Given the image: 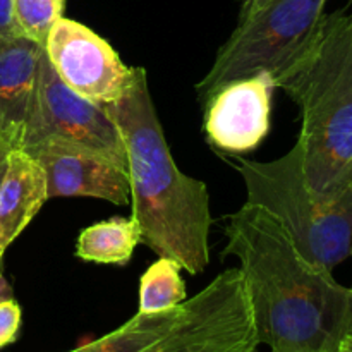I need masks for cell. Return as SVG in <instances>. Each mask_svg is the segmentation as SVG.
<instances>
[{
  "mask_svg": "<svg viewBox=\"0 0 352 352\" xmlns=\"http://www.w3.org/2000/svg\"><path fill=\"white\" fill-rule=\"evenodd\" d=\"M223 254L239 260L260 344L272 352H337L352 332V289L301 253L275 215L244 203Z\"/></svg>",
  "mask_w": 352,
  "mask_h": 352,
  "instance_id": "obj_1",
  "label": "cell"
},
{
  "mask_svg": "<svg viewBox=\"0 0 352 352\" xmlns=\"http://www.w3.org/2000/svg\"><path fill=\"white\" fill-rule=\"evenodd\" d=\"M120 131L127 153L129 203L140 244L199 275L210 263L212 227L206 184L184 174L170 155L143 67H133L120 98L103 105Z\"/></svg>",
  "mask_w": 352,
  "mask_h": 352,
  "instance_id": "obj_2",
  "label": "cell"
},
{
  "mask_svg": "<svg viewBox=\"0 0 352 352\" xmlns=\"http://www.w3.org/2000/svg\"><path fill=\"white\" fill-rule=\"evenodd\" d=\"M298 103L296 144L315 195L337 199L352 191V16L320 17L308 43L274 79Z\"/></svg>",
  "mask_w": 352,
  "mask_h": 352,
  "instance_id": "obj_3",
  "label": "cell"
},
{
  "mask_svg": "<svg viewBox=\"0 0 352 352\" xmlns=\"http://www.w3.org/2000/svg\"><path fill=\"white\" fill-rule=\"evenodd\" d=\"M246 188V203L268 210L311 261L333 270L352 251V191L323 199L306 182L298 144L270 162L232 157Z\"/></svg>",
  "mask_w": 352,
  "mask_h": 352,
  "instance_id": "obj_4",
  "label": "cell"
},
{
  "mask_svg": "<svg viewBox=\"0 0 352 352\" xmlns=\"http://www.w3.org/2000/svg\"><path fill=\"white\" fill-rule=\"evenodd\" d=\"M329 0H274L239 21L212 67L196 85L201 102L237 79L268 72L277 78L311 38Z\"/></svg>",
  "mask_w": 352,
  "mask_h": 352,
  "instance_id": "obj_5",
  "label": "cell"
},
{
  "mask_svg": "<svg viewBox=\"0 0 352 352\" xmlns=\"http://www.w3.org/2000/svg\"><path fill=\"white\" fill-rule=\"evenodd\" d=\"M43 143L89 150L127 170L124 140L110 113L100 103L72 91L55 74L45 52L19 148L28 150Z\"/></svg>",
  "mask_w": 352,
  "mask_h": 352,
  "instance_id": "obj_6",
  "label": "cell"
},
{
  "mask_svg": "<svg viewBox=\"0 0 352 352\" xmlns=\"http://www.w3.org/2000/svg\"><path fill=\"white\" fill-rule=\"evenodd\" d=\"M260 346L239 268L217 275L182 302L177 322L141 352H253Z\"/></svg>",
  "mask_w": 352,
  "mask_h": 352,
  "instance_id": "obj_7",
  "label": "cell"
},
{
  "mask_svg": "<svg viewBox=\"0 0 352 352\" xmlns=\"http://www.w3.org/2000/svg\"><path fill=\"white\" fill-rule=\"evenodd\" d=\"M45 54L55 74L91 102L105 105L124 95L133 67L85 24L62 16L48 33Z\"/></svg>",
  "mask_w": 352,
  "mask_h": 352,
  "instance_id": "obj_8",
  "label": "cell"
},
{
  "mask_svg": "<svg viewBox=\"0 0 352 352\" xmlns=\"http://www.w3.org/2000/svg\"><path fill=\"white\" fill-rule=\"evenodd\" d=\"M274 89L268 72L217 89L205 102V134L213 150L239 157L260 146L270 131Z\"/></svg>",
  "mask_w": 352,
  "mask_h": 352,
  "instance_id": "obj_9",
  "label": "cell"
},
{
  "mask_svg": "<svg viewBox=\"0 0 352 352\" xmlns=\"http://www.w3.org/2000/svg\"><path fill=\"white\" fill-rule=\"evenodd\" d=\"M23 151L43 168L48 199L86 196L112 205L129 203L127 170L102 155L60 143H43Z\"/></svg>",
  "mask_w": 352,
  "mask_h": 352,
  "instance_id": "obj_10",
  "label": "cell"
},
{
  "mask_svg": "<svg viewBox=\"0 0 352 352\" xmlns=\"http://www.w3.org/2000/svg\"><path fill=\"white\" fill-rule=\"evenodd\" d=\"M45 47L19 33L0 36V140L19 148Z\"/></svg>",
  "mask_w": 352,
  "mask_h": 352,
  "instance_id": "obj_11",
  "label": "cell"
},
{
  "mask_svg": "<svg viewBox=\"0 0 352 352\" xmlns=\"http://www.w3.org/2000/svg\"><path fill=\"white\" fill-rule=\"evenodd\" d=\"M47 199L43 168L21 148L10 150L0 182V265L10 244L30 226Z\"/></svg>",
  "mask_w": 352,
  "mask_h": 352,
  "instance_id": "obj_12",
  "label": "cell"
},
{
  "mask_svg": "<svg viewBox=\"0 0 352 352\" xmlns=\"http://www.w3.org/2000/svg\"><path fill=\"white\" fill-rule=\"evenodd\" d=\"M140 244L134 219L112 217L81 230L76 241V256L88 263L127 265Z\"/></svg>",
  "mask_w": 352,
  "mask_h": 352,
  "instance_id": "obj_13",
  "label": "cell"
},
{
  "mask_svg": "<svg viewBox=\"0 0 352 352\" xmlns=\"http://www.w3.org/2000/svg\"><path fill=\"white\" fill-rule=\"evenodd\" d=\"M182 305L158 313H140L112 333L71 352H141L160 339L181 316Z\"/></svg>",
  "mask_w": 352,
  "mask_h": 352,
  "instance_id": "obj_14",
  "label": "cell"
},
{
  "mask_svg": "<svg viewBox=\"0 0 352 352\" xmlns=\"http://www.w3.org/2000/svg\"><path fill=\"white\" fill-rule=\"evenodd\" d=\"M181 265L172 258H158L140 280V313H158L177 308L186 301Z\"/></svg>",
  "mask_w": 352,
  "mask_h": 352,
  "instance_id": "obj_15",
  "label": "cell"
},
{
  "mask_svg": "<svg viewBox=\"0 0 352 352\" xmlns=\"http://www.w3.org/2000/svg\"><path fill=\"white\" fill-rule=\"evenodd\" d=\"M64 7L62 0H12L16 31L45 47L50 30L64 16Z\"/></svg>",
  "mask_w": 352,
  "mask_h": 352,
  "instance_id": "obj_16",
  "label": "cell"
},
{
  "mask_svg": "<svg viewBox=\"0 0 352 352\" xmlns=\"http://www.w3.org/2000/svg\"><path fill=\"white\" fill-rule=\"evenodd\" d=\"M23 322V311L16 299L0 302V349L16 342Z\"/></svg>",
  "mask_w": 352,
  "mask_h": 352,
  "instance_id": "obj_17",
  "label": "cell"
},
{
  "mask_svg": "<svg viewBox=\"0 0 352 352\" xmlns=\"http://www.w3.org/2000/svg\"><path fill=\"white\" fill-rule=\"evenodd\" d=\"M17 33L12 19V0H0V36Z\"/></svg>",
  "mask_w": 352,
  "mask_h": 352,
  "instance_id": "obj_18",
  "label": "cell"
},
{
  "mask_svg": "<svg viewBox=\"0 0 352 352\" xmlns=\"http://www.w3.org/2000/svg\"><path fill=\"white\" fill-rule=\"evenodd\" d=\"M274 0H241V10H239V21L248 19V17L254 16L256 12H260L263 7H267L268 3H272Z\"/></svg>",
  "mask_w": 352,
  "mask_h": 352,
  "instance_id": "obj_19",
  "label": "cell"
},
{
  "mask_svg": "<svg viewBox=\"0 0 352 352\" xmlns=\"http://www.w3.org/2000/svg\"><path fill=\"white\" fill-rule=\"evenodd\" d=\"M14 294H12V287H10V284L7 282V278L3 277L2 270H0V302L7 301V299H12Z\"/></svg>",
  "mask_w": 352,
  "mask_h": 352,
  "instance_id": "obj_20",
  "label": "cell"
},
{
  "mask_svg": "<svg viewBox=\"0 0 352 352\" xmlns=\"http://www.w3.org/2000/svg\"><path fill=\"white\" fill-rule=\"evenodd\" d=\"M10 150H0V182H2L3 174H6L7 167V155H9Z\"/></svg>",
  "mask_w": 352,
  "mask_h": 352,
  "instance_id": "obj_21",
  "label": "cell"
},
{
  "mask_svg": "<svg viewBox=\"0 0 352 352\" xmlns=\"http://www.w3.org/2000/svg\"><path fill=\"white\" fill-rule=\"evenodd\" d=\"M337 352H352V332L349 333V336H346V339L340 342Z\"/></svg>",
  "mask_w": 352,
  "mask_h": 352,
  "instance_id": "obj_22",
  "label": "cell"
},
{
  "mask_svg": "<svg viewBox=\"0 0 352 352\" xmlns=\"http://www.w3.org/2000/svg\"><path fill=\"white\" fill-rule=\"evenodd\" d=\"M0 150H12V148H10L9 144L6 143V141H3V140H0Z\"/></svg>",
  "mask_w": 352,
  "mask_h": 352,
  "instance_id": "obj_23",
  "label": "cell"
},
{
  "mask_svg": "<svg viewBox=\"0 0 352 352\" xmlns=\"http://www.w3.org/2000/svg\"><path fill=\"white\" fill-rule=\"evenodd\" d=\"M62 2H64V3H65V0H62Z\"/></svg>",
  "mask_w": 352,
  "mask_h": 352,
  "instance_id": "obj_24",
  "label": "cell"
},
{
  "mask_svg": "<svg viewBox=\"0 0 352 352\" xmlns=\"http://www.w3.org/2000/svg\"><path fill=\"white\" fill-rule=\"evenodd\" d=\"M253 352H258V349H256V351H253Z\"/></svg>",
  "mask_w": 352,
  "mask_h": 352,
  "instance_id": "obj_25",
  "label": "cell"
},
{
  "mask_svg": "<svg viewBox=\"0 0 352 352\" xmlns=\"http://www.w3.org/2000/svg\"><path fill=\"white\" fill-rule=\"evenodd\" d=\"M351 256H352V251H351Z\"/></svg>",
  "mask_w": 352,
  "mask_h": 352,
  "instance_id": "obj_26",
  "label": "cell"
}]
</instances>
